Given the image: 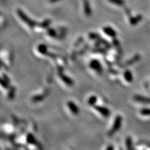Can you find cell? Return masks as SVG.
Segmentation results:
<instances>
[{
    "mask_svg": "<svg viewBox=\"0 0 150 150\" xmlns=\"http://www.w3.org/2000/svg\"><path fill=\"white\" fill-rule=\"evenodd\" d=\"M17 13L19 16V17L24 22H25L28 26H30V27H33L36 24L33 21H32L31 19L29 18L28 16L21 10V9H18Z\"/></svg>",
    "mask_w": 150,
    "mask_h": 150,
    "instance_id": "1",
    "label": "cell"
},
{
    "mask_svg": "<svg viewBox=\"0 0 150 150\" xmlns=\"http://www.w3.org/2000/svg\"><path fill=\"white\" fill-rule=\"evenodd\" d=\"M122 121H123L122 117L121 116H118L116 117L115 123H114L113 128L112 130V134L114 133H116L117 131H118V129L121 128V126Z\"/></svg>",
    "mask_w": 150,
    "mask_h": 150,
    "instance_id": "2",
    "label": "cell"
},
{
    "mask_svg": "<svg viewBox=\"0 0 150 150\" xmlns=\"http://www.w3.org/2000/svg\"><path fill=\"white\" fill-rule=\"evenodd\" d=\"M135 100L136 102H138L139 103L150 104V98H146L143 96H135Z\"/></svg>",
    "mask_w": 150,
    "mask_h": 150,
    "instance_id": "3",
    "label": "cell"
},
{
    "mask_svg": "<svg viewBox=\"0 0 150 150\" xmlns=\"http://www.w3.org/2000/svg\"><path fill=\"white\" fill-rule=\"evenodd\" d=\"M124 76H125V80L128 83H131L133 81V76L131 71H126L125 73H124Z\"/></svg>",
    "mask_w": 150,
    "mask_h": 150,
    "instance_id": "4",
    "label": "cell"
},
{
    "mask_svg": "<svg viewBox=\"0 0 150 150\" xmlns=\"http://www.w3.org/2000/svg\"><path fill=\"white\" fill-rule=\"evenodd\" d=\"M140 114L144 116H150V109L144 108L142 109L140 112Z\"/></svg>",
    "mask_w": 150,
    "mask_h": 150,
    "instance_id": "5",
    "label": "cell"
},
{
    "mask_svg": "<svg viewBox=\"0 0 150 150\" xmlns=\"http://www.w3.org/2000/svg\"><path fill=\"white\" fill-rule=\"evenodd\" d=\"M127 150H132V141L131 138H128L126 141Z\"/></svg>",
    "mask_w": 150,
    "mask_h": 150,
    "instance_id": "6",
    "label": "cell"
},
{
    "mask_svg": "<svg viewBox=\"0 0 150 150\" xmlns=\"http://www.w3.org/2000/svg\"><path fill=\"white\" fill-rule=\"evenodd\" d=\"M84 12L86 11V13L87 15H89V13H90V10L88 3L86 2V3H84Z\"/></svg>",
    "mask_w": 150,
    "mask_h": 150,
    "instance_id": "7",
    "label": "cell"
},
{
    "mask_svg": "<svg viewBox=\"0 0 150 150\" xmlns=\"http://www.w3.org/2000/svg\"><path fill=\"white\" fill-rule=\"evenodd\" d=\"M58 1V0H50V2H51V3L56 2V1Z\"/></svg>",
    "mask_w": 150,
    "mask_h": 150,
    "instance_id": "8",
    "label": "cell"
}]
</instances>
